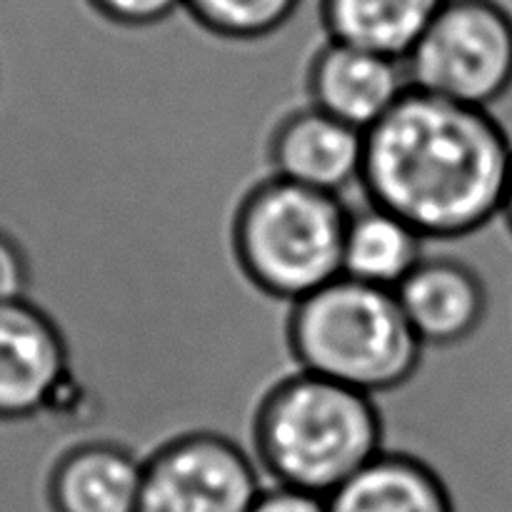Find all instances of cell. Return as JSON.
Segmentation results:
<instances>
[{
	"mask_svg": "<svg viewBox=\"0 0 512 512\" xmlns=\"http://www.w3.org/2000/svg\"><path fill=\"white\" fill-rule=\"evenodd\" d=\"M512 140L490 110L410 88L365 133L360 185L425 240H460L500 218Z\"/></svg>",
	"mask_w": 512,
	"mask_h": 512,
	"instance_id": "cell-1",
	"label": "cell"
},
{
	"mask_svg": "<svg viewBox=\"0 0 512 512\" xmlns=\"http://www.w3.org/2000/svg\"><path fill=\"white\" fill-rule=\"evenodd\" d=\"M253 458L270 485L328 500L385 453L378 398L293 370L258 400Z\"/></svg>",
	"mask_w": 512,
	"mask_h": 512,
	"instance_id": "cell-2",
	"label": "cell"
},
{
	"mask_svg": "<svg viewBox=\"0 0 512 512\" xmlns=\"http://www.w3.org/2000/svg\"><path fill=\"white\" fill-rule=\"evenodd\" d=\"M285 343L298 370L373 398L408 385L425 353L395 290L348 275L290 305Z\"/></svg>",
	"mask_w": 512,
	"mask_h": 512,
	"instance_id": "cell-3",
	"label": "cell"
},
{
	"mask_svg": "<svg viewBox=\"0 0 512 512\" xmlns=\"http://www.w3.org/2000/svg\"><path fill=\"white\" fill-rule=\"evenodd\" d=\"M348 205L268 175L240 198L230 248L250 288L293 305L343 275Z\"/></svg>",
	"mask_w": 512,
	"mask_h": 512,
	"instance_id": "cell-4",
	"label": "cell"
},
{
	"mask_svg": "<svg viewBox=\"0 0 512 512\" xmlns=\"http://www.w3.org/2000/svg\"><path fill=\"white\" fill-rule=\"evenodd\" d=\"M403 63L410 88L490 110L512 88V15L498 0H443Z\"/></svg>",
	"mask_w": 512,
	"mask_h": 512,
	"instance_id": "cell-5",
	"label": "cell"
},
{
	"mask_svg": "<svg viewBox=\"0 0 512 512\" xmlns=\"http://www.w3.org/2000/svg\"><path fill=\"white\" fill-rule=\"evenodd\" d=\"M263 490L243 443L218 430H190L145 458L138 512H250Z\"/></svg>",
	"mask_w": 512,
	"mask_h": 512,
	"instance_id": "cell-6",
	"label": "cell"
},
{
	"mask_svg": "<svg viewBox=\"0 0 512 512\" xmlns=\"http://www.w3.org/2000/svg\"><path fill=\"white\" fill-rule=\"evenodd\" d=\"M70 380L68 340L50 313L28 298L0 305V423L60 410Z\"/></svg>",
	"mask_w": 512,
	"mask_h": 512,
	"instance_id": "cell-7",
	"label": "cell"
},
{
	"mask_svg": "<svg viewBox=\"0 0 512 512\" xmlns=\"http://www.w3.org/2000/svg\"><path fill=\"white\" fill-rule=\"evenodd\" d=\"M268 163L273 178L343 195L363 178L365 133L308 103L275 125Z\"/></svg>",
	"mask_w": 512,
	"mask_h": 512,
	"instance_id": "cell-8",
	"label": "cell"
},
{
	"mask_svg": "<svg viewBox=\"0 0 512 512\" xmlns=\"http://www.w3.org/2000/svg\"><path fill=\"white\" fill-rule=\"evenodd\" d=\"M310 105L368 133L410 90L403 60L328 40L308 65Z\"/></svg>",
	"mask_w": 512,
	"mask_h": 512,
	"instance_id": "cell-9",
	"label": "cell"
},
{
	"mask_svg": "<svg viewBox=\"0 0 512 512\" xmlns=\"http://www.w3.org/2000/svg\"><path fill=\"white\" fill-rule=\"evenodd\" d=\"M395 295L425 348L465 343L483 328L490 310L488 285L478 270L445 255H425Z\"/></svg>",
	"mask_w": 512,
	"mask_h": 512,
	"instance_id": "cell-10",
	"label": "cell"
},
{
	"mask_svg": "<svg viewBox=\"0 0 512 512\" xmlns=\"http://www.w3.org/2000/svg\"><path fill=\"white\" fill-rule=\"evenodd\" d=\"M145 458L115 440L65 450L48 475L50 512H138Z\"/></svg>",
	"mask_w": 512,
	"mask_h": 512,
	"instance_id": "cell-11",
	"label": "cell"
},
{
	"mask_svg": "<svg viewBox=\"0 0 512 512\" xmlns=\"http://www.w3.org/2000/svg\"><path fill=\"white\" fill-rule=\"evenodd\" d=\"M328 512H458L433 465L410 453H380L328 498Z\"/></svg>",
	"mask_w": 512,
	"mask_h": 512,
	"instance_id": "cell-12",
	"label": "cell"
},
{
	"mask_svg": "<svg viewBox=\"0 0 512 512\" xmlns=\"http://www.w3.org/2000/svg\"><path fill=\"white\" fill-rule=\"evenodd\" d=\"M423 258L425 238L403 218L375 203L350 210L343 275L375 288L398 290Z\"/></svg>",
	"mask_w": 512,
	"mask_h": 512,
	"instance_id": "cell-13",
	"label": "cell"
},
{
	"mask_svg": "<svg viewBox=\"0 0 512 512\" xmlns=\"http://www.w3.org/2000/svg\"><path fill=\"white\" fill-rule=\"evenodd\" d=\"M443 0H320L328 40L405 60Z\"/></svg>",
	"mask_w": 512,
	"mask_h": 512,
	"instance_id": "cell-14",
	"label": "cell"
},
{
	"mask_svg": "<svg viewBox=\"0 0 512 512\" xmlns=\"http://www.w3.org/2000/svg\"><path fill=\"white\" fill-rule=\"evenodd\" d=\"M303 0H185L198 28L220 40L255 43L283 30Z\"/></svg>",
	"mask_w": 512,
	"mask_h": 512,
	"instance_id": "cell-15",
	"label": "cell"
},
{
	"mask_svg": "<svg viewBox=\"0 0 512 512\" xmlns=\"http://www.w3.org/2000/svg\"><path fill=\"white\" fill-rule=\"evenodd\" d=\"M183 3L185 0H85L98 18L125 30L155 28L183 10Z\"/></svg>",
	"mask_w": 512,
	"mask_h": 512,
	"instance_id": "cell-16",
	"label": "cell"
},
{
	"mask_svg": "<svg viewBox=\"0 0 512 512\" xmlns=\"http://www.w3.org/2000/svg\"><path fill=\"white\" fill-rule=\"evenodd\" d=\"M30 263L18 240L0 230V305L28 298Z\"/></svg>",
	"mask_w": 512,
	"mask_h": 512,
	"instance_id": "cell-17",
	"label": "cell"
},
{
	"mask_svg": "<svg viewBox=\"0 0 512 512\" xmlns=\"http://www.w3.org/2000/svg\"><path fill=\"white\" fill-rule=\"evenodd\" d=\"M250 512H328V500L300 490L268 485Z\"/></svg>",
	"mask_w": 512,
	"mask_h": 512,
	"instance_id": "cell-18",
	"label": "cell"
},
{
	"mask_svg": "<svg viewBox=\"0 0 512 512\" xmlns=\"http://www.w3.org/2000/svg\"><path fill=\"white\" fill-rule=\"evenodd\" d=\"M500 218L505 220V225H508V230L512 235V168H510L508 188H505V198H503V210H500Z\"/></svg>",
	"mask_w": 512,
	"mask_h": 512,
	"instance_id": "cell-19",
	"label": "cell"
}]
</instances>
